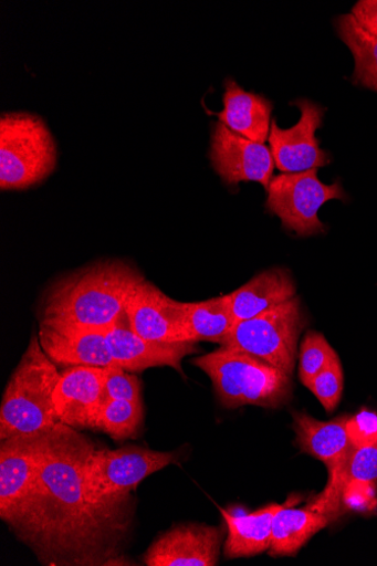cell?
Listing matches in <instances>:
<instances>
[{
    "mask_svg": "<svg viewBox=\"0 0 377 566\" xmlns=\"http://www.w3.org/2000/svg\"><path fill=\"white\" fill-rule=\"evenodd\" d=\"M94 449L61 422L45 433L36 489L14 532L44 565L116 562L129 520L88 500L84 475Z\"/></svg>",
    "mask_w": 377,
    "mask_h": 566,
    "instance_id": "6da1fadb",
    "label": "cell"
},
{
    "mask_svg": "<svg viewBox=\"0 0 377 566\" xmlns=\"http://www.w3.org/2000/svg\"><path fill=\"white\" fill-rule=\"evenodd\" d=\"M144 281L136 268L123 261H103L77 270L45 292L40 322L109 331Z\"/></svg>",
    "mask_w": 377,
    "mask_h": 566,
    "instance_id": "7a4b0ae2",
    "label": "cell"
},
{
    "mask_svg": "<svg viewBox=\"0 0 377 566\" xmlns=\"http://www.w3.org/2000/svg\"><path fill=\"white\" fill-rule=\"evenodd\" d=\"M61 374L34 334L8 382L0 407V440L52 429L60 419L55 391Z\"/></svg>",
    "mask_w": 377,
    "mask_h": 566,
    "instance_id": "3957f363",
    "label": "cell"
},
{
    "mask_svg": "<svg viewBox=\"0 0 377 566\" xmlns=\"http://www.w3.org/2000/svg\"><path fill=\"white\" fill-rule=\"evenodd\" d=\"M229 409L251 405L277 409L293 398L292 377L251 354L220 347L192 359Z\"/></svg>",
    "mask_w": 377,
    "mask_h": 566,
    "instance_id": "277c9868",
    "label": "cell"
},
{
    "mask_svg": "<svg viewBox=\"0 0 377 566\" xmlns=\"http://www.w3.org/2000/svg\"><path fill=\"white\" fill-rule=\"evenodd\" d=\"M179 462L178 452H159L138 446L94 449L85 469V486L94 505L127 517L129 493L146 478Z\"/></svg>",
    "mask_w": 377,
    "mask_h": 566,
    "instance_id": "5b68a950",
    "label": "cell"
},
{
    "mask_svg": "<svg viewBox=\"0 0 377 566\" xmlns=\"http://www.w3.org/2000/svg\"><path fill=\"white\" fill-rule=\"evenodd\" d=\"M57 147L45 123L28 113L0 118V188L21 190L39 185L55 170Z\"/></svg>",
    "mask_w": 377,
    "mask_h": 566,
    "instance_id": "8992f818",
    "label": "cell"
},
{
    "mask_svg": "<svg viewBox=\"0 0 377 566\" xmlns=\"http://www.w3.org/2000/svg\"><path fill=\"white\" fill-rule=\"evenodd\" d=\"M306 323L301 300L295 296L272 311L237 323L220 345L259 357L293 377L299 339Z\"/></svg>",
    "mask_w": 377,
    "mask_h": 566,
    "instance_id": "52a82bcc",
    "label": "cell"
},
{
    "mask_svg": "<svg viewBox=\"0 0 377 566\" xmlns=\"http://www.w3.org/2000/svg\"><path fill=\"white\" fill-rule=\"evenodd\" d=\"M266 209L282 220L283 228L299 237L326 231L317 217L323 205L333 199L346 200L339 181L326 185L318 180L317 170L284 174L272 179L268 187Z\"/></svg>",
    "mask_w": 377,
    "mask_h": 566,
    "instance_id": "ba28073f",
    "label": "cell"
},
{
    "mask_svg": "<svg viewBox=\"0 0 377 566\" xmlns=\"http://www.w3.org/2000/svg\"><path fill=\"white\" fill-rule=\"evenodd\" d=\"M348 417L329 422L315 420L303 411L293 413V429L299 448L325 462L329 481L325 490L313 501V506L327 514L341 513L346 485V464L352 450L346 423Z\"/></svg>",
    "mask_w": 377,
    "mask_h": 566,
    "instance_id": "9c48e42d",
    "label": "cell"
},
{
    "mask_svg": "<svg viewBox=\"0 0 377 566\" xmlns=\"http://www.w3.org/2000/svg\"><path fill=\"white\" fill-rule=\"evenodd\" d=\"M46 431L17 436L0 447V517L13 532L23 522L36 489Z\"/></svg>",
    "mask_w": 377,
    "mask_h": 566,
    "instance_id": "30bf717a",
    "label": "cell"
},
{
    "mask_svg": "<svg viewBox=\"0 0 377 566\" xmlns=\"http://www.w3.org/2000/svg\"><path fill=\"white\" fill-rule=\"evenodd\" d=\"M210 160L229 186L255 181L268 189L276 167L271 149L237 134L222 122L212 128Z\"/></svg>",
    "mask_w": 377,
    "mask_h": 566,
    "instance_id": "8fae6325",
    "label": "cell"
},
{
    "mask_svg": "<svg viewBox=\"0 0 377 566\" xmlns=\"http://www.w3.org/2000/svg\"><path fill=\"white\" fill-rule=\"evenodd\" d=\"M293 106L302 113L299 124L282 129L274 122L269 135L276 168L282 172L297 174L328 166L329 154L320 148L315 137V132L322 126L325 109L306 98L296 99Z\"/></svg>",
    "mask_w": 377,
    "mask_h": 566,
    "instance_id": "7c38bea8",
    "label": "cell"
},
{
    "mask_svg": "<svg viewBox=\"0 0 377 566\" xmlns=\"http://www.w3.org/2000/svg\"><path fill=\"white\" fill-rule=\"evenodd\" d=\"M133 331L143 338L161 343H192L186 325V305L144 281L126 306Z\"/></svg>",
    "mask_w": 377,
    "mask_h": 566,
    "instance_id": "4fadbf2b",
    "label": "cell"
},
{
    "mask_svg": "<svg viewBox=\"0 0 377 566\" xmlns=\"http://www.w3.org/2000/svg\"><path fill=\"white\" fill-rule=\"evenodd\" d=\"M226 531L206 524H184L160 534L144 554L148 566L218 565Z\"/></svg>",
    "mask_w": 377,
    "mask_h": 566,
    "instance_id": "5bb4252c",
    "label": "cell"
},
{
    "mask_svg": "<svg viewBox=\"0 0 377 566\" xmlns=\"http://www.w3.org/2000/svg\"><path fill=\"white\" fill-rule=\"evenodd\" d=\"M106 342L116 364L133 374L157 367L184 374L182 359L199 350L196 343H161L140 337L130 327L126 313L106 332Z\"/></svg>",
    "mask_w": 377,
    "mask_h": 566,
    "instance_id": "9a60e30c",
    "label": "cell"
},
{
    "mask_svg": "<svg viewBox=\"0 0 377 566\" xmlns=\"http://www.w3.org/2000/svg\"><path fill=\"white\" fill-rule=\"evenodd\" d=\"M106 332L40 322L38 335L42 349L56 366L104 369L117 365Z\"/></svg>",
    "mask_w": 377,
    "mask_h": 566,
    "instance_id": "2e32d148",
    "label": "cell"
},
{
    "mask_svg": "<svg viewBox=\"0 0 377 566\" xmlns=\"http://www.w3.org/2000/svg\"><path fill=\"white\" fill-rule=\"evenodd\" d=\"M105 399L103 368L73 367L61 374L55 391L61 423L76 430H95Z\"/></svg>",
    "mask_w": 377,
    "mask_h": 566,
    "instance_id": "e0dca14e",
    "label": "cell"
},
{
    "mask_svg": "<svg viewBox=\"0 0 377 566\" xmlns=\"http://www.w3.org/2000/svg\"><path fill=\"white\" fill-rule=\"evenodd\" d=\"M296 296V285L285 269L264 271L230 293L235 322L264 314Z\"/></svg>",
    "mask_w": 377,
    "mask_h": 566,
    "instance_id": "ac0fdd59",
    "label": "cell"
},
{
    "mask_svg": "<svg viewBox=\"0 0 377 566\" xmlns=\"http://www.w3.org/2000/svg\"><path fill=\"white\" fill-rule=\"evenodd\" d=\"M273 105L262 95L247 92L229 78L226 81L224 109L217 115L223 124L237 134L263 144L269 134Z\"/></svg>",
    "mask_w": 377,
    "mask_h": 566,
    "instance_id": "d6986e66",
    "label": "cell"
},
{
    "mask_svg": "<svg viewBox=\"0 0 377 566\" xmlns=\"http://www.w3.org/2000/svg\"><path fill=\"white\" fill-rule=\"evenodd\" d=\"M281 507L280 504H271L243 516H234L222 509V516L228 526L226 557H251L268 551L272 544L274 517Z\"/></svg>",
    "mask_w": 377,
    "mask_h": 566,
    "instance_id": "ffe728a7",
    "label": "cell"
},
{
    "mask_svg": "<svg viewBox=\"0 0 377 566\" xmlns=\"http://www.w3.org/2000/svg\"><path fill=\"white\" fill-rule=\"evenodd\" d=\"M332 520L326 514L308 507L295 509L282 505L273 522L272 544L269 555L273 557L295 556Z\"/></svg>",
    "mask_w": 377,
    "mask_h": 566,
    "instance_id": "44dd1931",
    "label": "cell"
},
{
    "mask_svg": "<svg viewBox=\"0 0 377 566\" xmlns=\"http://www.w3.org/2000/svg\"><path fill=\"white\" fill-rule=\"evenodd\" d=\"M186 325L192 343L207 340L220 344L233 329L230 294L201 302H185Z\"/></svg>",
    "mask_w": 377,
    "mask_h": 566,
    "instance_id": "7402d4cb",
    "label": "cell"
},
{
    "mask_svg": "<svg viewBox=\"0 0 377 566\" xmlns=\"http://www.w3.org/2000/svg\"><path fill=\"white\" fill-rule=\"evenodd\" d=\"M336 27L355 59L354 82L377 92V38L365 31L352 14L339 17Z\"/></svg>",
    "mask_w": 377,
    "mask_h": 566,
    "instance_id": "603a6c76",
    "label": "cell"
},
{
    "mask_svg": "<svg viewBox=\"0 0 377 566\" xmlns=\"http://www.w3.org/2000/svg\"><path fill=\"white\" fill-rule=\"evenodd\" d=\"M142 401L106 398L95 422V430L111 436L116 441L133 438L143 422Z\"/></svg>",
    "mask_w": 377,
    "mask_h": 566,
    "instance_id": "cb8c5ba5",
    "label": "cell"
},
{
    "mask_svg": "<svg viewBox=\"0 0 377 566\" xmlns=\"http://www.w3.org/2000/svg\"><path fill=\"white\" fill-rule=\"evenodd\" d=\"M299 377L305 386L338 356L325 336L308 331L300 346Z\"/></svg>",
    "mask_w": 377,
    "mask_h": 566,
    "instance_id": "d4e9b609",
    "label": "cell"
},
{
    "mask_svg": "<svg viewBox=\"0 0 377 566\" xmlns=\"http://www.w3.org/2000/svg\"><path fill=\"white\" fill-rule=\"evenodd\" d=\"M305 387L312 391L323 408L332 413L339 405L344 391V371L339 356Z\"/></svg>",
    "mask_w": 377,
    "mask_h": 566,
    "instance_id": "484cf974",
    "label": "cell"
},
{
    "mask_svg": "<svg viewBox=\"0 0 377 566\" xmlns=\"http://www.w3.org/2000/svg\"><path fill=\"white\" fill-rule=\"evenodd\" d=\"M349 483L376 485L377 444L352 448L346 464V485Z\"/></svg>",
    "mask_w": 377,
    "mask_h": 566,
    "instance_id": "4316f807",
    "label": "cell"
},
{
    "mask_svg": "<svg viewBox=\"0 0 377 566\" xmlns=\"http://www.w3.org/2000/svg\"><path fill=\"white\" fill-rule=\"evenodd\" d=\"M104 388L106 398L142 401L139 379L118 365L104 368Z\"/></svg>",
    "mask_w": 377,
    "mask_h": 566,
    "instance_id": "83f0119b",
    "label": "cell"
},
{
    "mask_svg": "<svg viewBox=\"0 0 377 566\" xmlns=\"http://www.w3.org/2000/svg\"><path fill=\"white\" fill-rule=\"evenodd\" d=\"M346 429L353 448L377 444V415L363 409L358 415L348 417Z\"/></svg>",
    "mask_w": 377,
    "mask_h": 566,
    "instance_id": "f1b7e54d",
    "label": "cell"
},
{
    "mask_svg": "<svg viewBox=\"0 0 377 566\" xmlns=\"http://www.w3.org/2000/svg\"><path fill=\"white\" fill-rule=\"evenodd\" d=\"M375 485L349 483L345 486L343 503L347 507L362 511L375 507Z\"/></svg>",
    "mask_w": 377,
    "mask_h": 566,
    "instance_id": "f546056e",
    "label": "cell"
},
{
    "mask_svg": "<svg viewBox=\"0 0 377 566\" xmlns=\"http://www.w3.org/2000/svg\"><path fill=\"white\" fill-rule=\"evenodd\" d=\"M350 14L365 31L377 38V0H360Z\"/></svg>",
    "mask_w": 377,
    "mask_h": 566,
    "instance_id": "4dcf8cb0",
    "label": "cell"
}]
</instances>
